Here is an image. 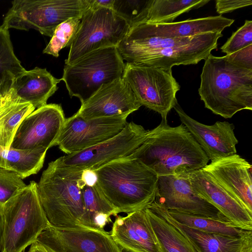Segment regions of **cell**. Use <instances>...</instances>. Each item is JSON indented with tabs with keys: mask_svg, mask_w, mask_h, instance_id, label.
Wrapping results in <instances>:
<instances>
[{
	"mask_svg": "<svg viewBox=\"0 0 252 252\" xmlns=\"http://www.w3.org/2000/svg\"><path fill=\"white\" fill-rule=\"evenodd\" d=\"M82 171L49 163L37 184L42 207L50 225L59 227L92 228L82 197Z\"/></svg>",
	"mask_w": 252,
	"mask_h": 252,
	"instance_id": "obj_4",
	"label": "cell"
},
{
	"mask_svg": "<svg viewBox=\"0 0 252 252\" xmlns=\"http://www.w3.org/2000/svg\"><path fill=\"white\" fill-rule=\"evenodd\" d=\"M3 219L2 212L1 210H0V252L1 251V239L3 232Z\"/></svg>",
	"mask_w": 252,
	"mask_h": 252,
	"instance_id": "obj_40",
	"label": "cell"
},
{
	"mask_svg": "<svg viewBox=\"0 0 252 252\" xmlns=\"http://www.w3.org/2000/svg\"><path fill=\"white\" fill-rule=\"evenodd\" d=\"M148 132L141 125L131 122L115 136L57 160L63 166L78 171L95 170L115 159L131 155L145 140Z\"/></svg>",
	"mask_w": 252,
	"mask_h": 252,
	"instance_id": "obj_9",
	"label": "cell"
},
{
	"mask_svg": "<svg viewBox=\"0 0 252 252\" xmlns=\"http://www.w3.org/2000/svg\"><path fill=\"white\" fill-rule=\"evenodd\" d=\"M110 234L126 252H161L145 209L117 216Z\"/></svg>",
	"mask_w": 252,
	"mask_h": 252,
	"instance_id": "obj_19",
	"label": "cell"
},
{
	"mask_svg": "<svg viewBox=\"0 0 252 252\" xmlns=\"http://www.w3.org/2000/svg\"><path fill=\"white\" fill-rule=\"evenodd\" d=\"M145 211L161 252H199L166 208L154 201Z\"/></svg>",
	"mask_w": 252,
	"mask_h": 252,
	"instance_id": "obj_21",
	"label": "cell"
},
{
	"mask_svg": "<svg viewBox=\"0 0 252 252\" xmlns=\"http://www.w3.org/2000/svg\"><path fill=\"white\" fill-rule=\"evenodd\" d=\"M83 203L93 228L104 230L111 221L112 216H117L114 207L105 198L96 185L85 186L82 189Z\"/></svg>",
	"mask_w": 252,
	"mask_h": 252,
	"instance_id": "obj_27",
	"label": "cell"
},
{
	"mask_svg": "<svg viewBox=\"0 0 252 252\" xmlns=\"http://www.w3.org/2000/svg\"><path fill=\"white\" fill-rule=\"evenodd\" d=\"M65 119L60 104H46L35 109L20 124L10 148L47 150L56 146Z\"/></svg>",
	"mask_w": 252,
	"mask_h": 252,
	"instance_id": "obj_10",
	"label": "cell"
},
{
	"mask_svg": "<svg viewBox=\"0 0 252 252\" xmlns=\"http://www.w3.org/2000/svg\"><path fill=\"white\" fill-rule=\"evenodd\" d=\"M90 1L92 5L112 9L114 0H90Z\"/></svg>",
	"mask_w": 252,
	"mask_h": 252,
	"instance_id": "obj_38",
	"label": "cell"
},
{
	"mask_svg": "<svg viewBox=\"0 0 252 252\" xmlns=\"http://www.w3.org/2000/svg\"><path fill=\"white\" fill-rule=\"evenodd\" d=\"M125 66L116 47L104 48L65 64L61 80L70 96L78 97L82 103L103 85L122 77Z\"/></svg>",
	"mask_w": 252,
	"mask_h": 252,
	"instance_id": "obj_6",
	"label": "cell"
},
{
	"mask_svg": "<svg viewBox=\"0 0 252 252\" xmlns=\"http://www.w3.org/2000/svg\"><path fill=\"white\" fill-rule=\"evenodd\" d=\"M252 4V0H217L216 1V8L217 13L222 14L251 5Z\"/></svg>",
	"mask_w": 252,
	"mask_h": 252,
	"instance_id": "obj_35",
	"label": "cell"
},
{
	"mask_svg": "<svg viewBox=\"0 0 252 252\" xmlns=\"http://www.w3.org/2000/svg\"><path fill=\"white\" fill-rule=\"evenodd\" d=\"M28 252H48L47 250L37 242H35L31 245Z\"/></svg>",
	"mask_w": 252,
	"mask_h": 252,
	"instance_id": "obj_39",
	"label": "cell"
},
{
	"mask_svg": "<svg viewBox=\"0 0 252 252\" xmlns=\"http://www.w3.org/2000/svg\"><path fill=\"white\" fill-rule=\"evenodd\" d=\"M220 32L196 35L189 43L149 52L133 58L128 63L172 70L174 65L195 64L205 60L217 48Z\"/></svg>",
	"mask_w": 252,
	"mask_h": 252,
	"instance_id": "obj_15",
	"label": "cell"
},
{
	"mask_svg": "<svg viewBox=\"0 0 252 252\" xmlns=\"http://www.w3.org/2000/svg\"><path fill=\"white\" fill-rule=\"evenodd\" d=\"M223 57L238 67L252 70V44Z\"/></svg>",
	"mask_w": 252,
	"mask_h": 252,
	"instance_id": "obj_34",
	"label": "cell"
},
{
	"mask_svg": "<svg viewBox=\"0 0 252 252\" xmlns=\"http://www.w3.org/2000/svg\"><path fill=\"white\" fill-rule=\"evenodd\" d=\"M209 0H149L142 23H172L180 15L201 7Z\"/></svg>",
	"mask_w": 252,
	"mask_h": 252,
	"instance_id": "obj_25",
	"label": "cell"
},
{
	"mask_svg": "<svg viewBox=\"0 0 252 252\" xmlns=\"http://www.w3.org/2000/svg\"><path fill=\"white\" fill-rule=\"evenodd\" d=\"M128 156L140 160L158 176L191 172L203 168L209 161L186 127L171 126L167 119L149 130L145 140Z\"/></svg>",
	"mask_w": 252,
	"mask_h": 252,
	"instance_id": "obj_1",
	"label": "cell"
},
{
	"mask_svg": "<svg viewBox=\"0 0 252 252\" xmlns=\"http://www.w3.org/2000/svg\"><path fill=\"white\" fill-rule=\"evenodd\" d=\"M182 123L201 146L209 160L237 153L238 141L234 134V126L228 122H217L208 126L188 115L177 101L173 107Z\"/></svg>",
	"mask_w": 252,
	"mask_h": 252,
	"instance_id": "obj_17",
	"label": "cell"
},
{
	"mask_svg": "<svg viewBox=\"0 0 252 252\" xmlns=\"http://www.w3.org/2000/svg\"><path fill=\"white\" fill-rule=\"evenodd\" d=\"M61 80L46 68L36 67L26 70L15 78L11 96L19 103L31 104L35 109L47 104L48 98L58 90L57 85Z\"/></svg>",
	"mask_w": 252,
	"mask_h": 252,
	"instance_id": "obj_22",
	"label": "cell"
},
{
	"mask_svg": "<svg viewBox=\"0 0 252 252\" xmlns=\"http://www.w3.org/2000/svg\"><path fill=\"white\" fill-rule=\"evenodd\" d=\"M252 44V21L246 20L244 24L234 32L221 46V52L232 54Z\"/></svg>",
	"mask_w": 252,
	"mask_h": 252,
	"instance_id": "obj_33",
	"label": "cell"
},
{
	"mask_svg": "<svg viewBox=\"0 0 252 252\" xmlns=\"http://www.w3.org/2000/svg\"><path fill=\"white\" fill-rule=\"evenodd\" d=\"M127 117H104L84 120L76 113L66 118L56 146L66 155L97 145L120 133Z\"/></svg>",
	"mask_w": 252,
	"mask_h": 252,
	"instance_id": "obj_11",
	"label": "cell"
},
{
	"mask_svg": "<svg viewBox=\"0 0 252 252\" xmlns=\"http://www.w3.org/2000/svg\"><path fill=\"white\" fill-rule=\"evenodd\" d=\"M26 70L14 54L9 30L0 26V81L9 74L15 77Z\"/></svg>",
	"mask_w": 252,
	"mask_h": 252,
	"instance_id": "obj_30",
	"label": "cell"
},
{
	"mask_svg": "<svg viewBox=\"0 0 252 252\" xmlns=\"http://www.w3.org/2000/svg\"></svg>",
	"mask_w": 252,
	"mask_h": 252,
	"instance_id": "obj_41",
	"label": "cell"
},
{
	"mask_svg": "<svg viewBox=\"0 0 252 252\" xmlns=\"http://www.w3.org/2000/svg\"><path fill=\"white\" fill-rule=\"evenodd\" d=\"M168 211L180 224L203 232L231 237H240L252 234V231L240 228L229 220L191 215L175 210Z\"/></svg>",
	"mask_w": 252,
	"mask_h": 252,
	"instance_id": "obj_26",
	"label": "cell"
},
{
	"mask_svg": "<svg viewBox=\"0 0 252 252\" xmlns=\"http://www.w3.org/2000/svg\"><path fill=\"white\" fill-rule=\"evenodd\" d=\"M203 169L252 215V166L248 161L236 154Z\"/></svg>",
	"mask_w": 252,
	"mask_h": 252,
	"instance_id": "obj_16",
	"label": "cell"
},
{
	"mask_svg": "<svg viewBox=\"0 0 252 252\" xmlns=\"http://www.w3.org/2000/svg\"><path fill=\"white\" fill-rule=\"evenodd\" d=\"M47 151L3 148L0 153V167L15 172L23 179L37 173L42 168Z\"/></svg>",
	"mask_w": 252,
	"mask_h": 252,
	"instance_id": "obj_24",
	"label": "cell"
},
{
	"mask_svg": "<svg viewBox=\"0 0 252 252\" xmlns=\"http://www.w3.org/2000/svg\"><path fill=\"white\" fill-rule=\"evenodd\" d=\"M149 0H114L112 9L128 24L130 28L143 23Z\"/></svg>",
	"mask_w": 252,
	"mask_h": 252,
	"instance_id": "obj_31",
	"label": "cell"
},
{
	"mask_svg": "<svg viewBox=\"0 0 252 252\" xmlns=\"http://www.w3.org/2000/svg\"><path fill=\"white\" fill-rule=\"evenodd\" d=\"M48 252H123L110 233L88 227L49 225L36 240Z\"/></svg>",
	"mask_w": 252,
	"mask_h": 252,
	"instance_id": "obj_12",
	"label": "cell"
},
{
	"mask_svg": "<svg viewBox=\"0 0 252 252\" xmlns=\"http://www.w3.org/2000/svg\"><path fill=\"white\" fill-rule=\"evenodd\" d=\"M142 105L122 77L103 85L81 103L76 114L84 120L104 117H127Z\"/></svg>",
	"mask_w": 252,
	"mask_h": 252,
	"instance_id": "obj_14",
	"label": "cell"
},
{
	"mask_svg": "<svg viewBox=\"0 0 252 252\" xmlns=\"http://www.w3.org/2000/svg\"><path fill=\"white\" fill-rule=\"evenodd\" d=\"M193 191L237 226L252 231V215L203 168L189 173Z\"/></svg>",
	"mask_w": 252,
	"mask_h": 252,
	"instance_id": "obj_18",
	"label": "cell"
},
{
	"mask_svg": "<svg viewBox=\"0 0 252 252\" xmlns=\"http://www.w3.org/2000/svg\"><path fill=\"white\" fill-rule=\"evenodd\" d=\"M95 171L97 188L117 215L144 209L156 199L158 176L137 158H119Z\"/></svg>",
	"mask_w": 252,
	"mask_h": 252,
	"instance_id": "obj_2",
	"label": "cell"
},
{
	"mask_svg": "<svg viewBox=\"0 0 252 252\" xmlns=\"http://www.w3.org/2000/svg\"><path fill=\"white\" fill-rule=\"evenodd\" d=\"M122 77L141 105L158 112L162 119L167 118L180 89L172 70L126 63Z\"/></svg>",
	"mask_w": 252,
	"mask_h": 252,
	"instance_id": "obj_8",
	"label": "cell"
},
{
	"mask_svg": "<svg viewBox=\"0 0 252 252\" xmlns=\"http://www.w3.org/2000/svg\"><path fill=\"white\" fill-rule=\"evenodd\" d=\"M234 22L233 19L220 15L164 24L144 23L130 28L128 32L143 37H188L206 32H221Z\"/></svg>",
	"mask_w": 252,
	"mask_h": 252,
	"instance_id": "obj_20",
	"label": "cell"
},
{
	"mask_svg": "<svg viewBox=\"0 0 252 252\" xmlns=\"http://www.w3.org/2000/svg\"><path fill=\"white\" fill-rule=\"evenodd\" d=\"M175 220L199 252H252V234L231 237L207 233L187 227Z\"/></svg>",
	"mask_w": 252,
	"mask_h": 252,
	"instance_id": "obj_23",
	"label": "cell"
},
{
	"mask_svg": "<svg viewBox=\"0 0 252 252\" xmlns=\"http://www.w3.org/2000/svg\"><path fill=\"white\" fill-rule=\"evenodd\" d=\"M15 76L9 74L0 81V105L10 92Z\"/></svg>",
	"mask_w": 252,
	"mask_h": 252,
	"instance_id": "obj_36",
	"label": "cell"
},
{
	"mask_svg": "<svg viewBox=\"0 0 252 252\" xmlns=\"http://www.w3.org/2000/svg\"><path fill=\"white\" fill-rule=\"evenodd\" d=\"M81 18H71L59 25L43 53L58 57L59 52L70 46L79 29Z\"/></svg>",
	"mask_w": 252,
	"mask_h": 252,
	"instance_id": "obj_29",
	"label": "cell"
},
{
	"mask_svg": "<svg viewBox=\"0 0 252 252\" xmlns=\"http://www.w3.org/2000/svg\"><path fill=\"white\" fill-rule=\"evenodd\" d=\"M3 227L0 252H23L50 224L40 201L37 184H30L2 209Z\"/></svg>",
	"mask_w": 252,
	"mask_h": 252,
	"instance_id": "obj_5",
	"label": "cell"
},
{
	"mask_svg": "<svg viewBox=\"0 0 252 252\" xmlns=\"http://www.w3.org/2000/svg\"><path fill=\"white\" fill-rule=\"evenodd\" d=\"M189 173L158 176L155 201L168 210L228 220L216 207L193 191Z\"/></svg>",
	"mask_w": 252,
	"mask_h": 252,
	"instance_id": "obj_13",
	"label": "cell"
},
{
	"mask_svg": "<svg viewBox=\"0 0 252 252\" xmlns=\"http://www.w3.org/2000/svg\"><path fill=\"white\" fill-rule=\"evenodd\" d=\"M200 78V99L213 113L227 119L242 110H252V70L210 54Z\"/></svg>",
	"mask_w": 252,
	"mask_h": 252,
	"instance_id": "obj_3",
	"label": "cell"
},
{
	"mask_svg": "<svg viewBox=\"0 0 252 252\" xmlns=\"http://www.w3.org/2000/svg\"><path fill=\"white\" fill-rule=\"evenodd\" d=\"M98 177L96 171L91 169H86L82 171L81 180L84 187H93L96 185Z\"/></svg>",
	"mask_w": 252,
	"mask_h": 252,
	"instance_id": "obj_37",
	"label": "cell"
},
{
	"mask_svg": "<svg viewBox=\"0 0 252 252\" xmlns=\"http://www.w3.org/2000/svg\"><path fill=\"white\" fill-rule=\"evenodd\" d=\"M129 29L127 23L113 9L91 4L81 19L65 64L94 51L117 47Z\"/></svg>",
	"mask_w": 252,
	"mask_h": 252,
	"instance_id": "obj_7",
	"label": "cell"
},
{
	"mask_svg": "<svg viewBox=\"0 0 252 252\" xmlns=\"http://www.w3.org/2000/svg\"><path fill=\"white\" fill-rule=\"evenodd\" d=\"M27 185L16 173L0 167V210L4 204Z\"/></svg>",
	"mask_w": 252,
	"mask_h": 252,
	"instance_id": "obj_32",
	"label": "cell"
},
{
	"mask_svg": "<svg viewBox=\"0 0 252 252\" xmlns=\"http://www.w3.org/2000/svg\"><path fill=\"white\" fill-rule=\"evenodd\" d=\"M35 110L30 103H17L0 122V145L10 148L15 132L22 120Z\"/></svg>",
	"mask_w": 252,
	"mask_h": 252,
	"instance_id": "obj_28",
	"label": "cell"
}]
</instances>
